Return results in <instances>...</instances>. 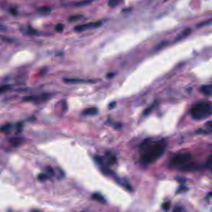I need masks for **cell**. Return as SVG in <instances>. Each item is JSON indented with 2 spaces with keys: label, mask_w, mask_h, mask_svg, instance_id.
<instances>
[{
  "label": "cell",
  "mask_w": 212,
  "mask_h": 212,
  "mask_svg": "<svg viewBox=\"0 0 212 212\" xmlns=\"http://www.w3.org/2000/svg\"><path fill=\"white\" fill-rule=\"evenodd\" d=\"M165 148L162 141L146 140L141 145V160L146 164L154 163L164 154Z\"/></svg>",
  "instance_id": "cell-1"
},
{
  "label": "cell",
  "mask_w": 212,
  "mask_h": 212,
  "mask_svg": "<svg viewBox=\"0 0 212 212\" xmlns=\"http://www.w3.org/2000/svg\"><path fill=\"white\" fill-rule=\"evenodd\" d=\"M211 166H212V159H211V156L210 155L209 158V159H208V161H207L206 166H207V168H208L209 169H211Z\"/></svg>",
  "instance_id": "cell-22"
},
{
  "label": "cell",
  "mask_w": 212,
  "mask_h": 212,
  "mask_svg": "<svg viewBox=\"0 0 212 212\" xmlns=\"http://www.w3.org/2000/svg\"><path fill=\"white\" fill-rule=\"evenodd\" d=\"M211 20L210 19L209 21H204V22H202L201 23H200V24H198L197 27H204L205 26H207V25H210L211 24Z\"/></svg>",
  "instance_id": "cell-18"
},
{
  "label": "cell",
  "mask_w": 212,
  "mask_h": 212,
  "mask_svg": "<svg viewBox=\"0 0 212 212\" xmlns=\"http://www.w3.org/2000/svg\"><path fill=\"white\" fill-rule=\"evenodd\" d=\"M101 25V22H90L87 23V24H82L77 26L75 27V30L77 32H82L86 30H88L89 29L91 28H96V27H98Z\"/></svg>",
  "instance_id": "cell-5"
},
{
  "label": "cell",
  "mask_w": 212,
  "mask_h": 212,
  "mask_svg": "<svg viewBox=\"0 0 212 212\" xmlns=\"http://www.w3.org/2000/svg\"><path fill=\"white\" fill-rule=\"evenodd\" d=\"M82 17V16L81 15H76V16H73L71 17H70V21H77L80 19Z\"/></svg>",
  "instance_id": "cell-20"
},
{
  "label": "cell",
  "mask_w": 212,
  "mask_h": 212,
  "mask_svg": "<svg viewBox=\"0 0 212 212\" xmlns=\"http://www.w3.org/2000/svg\"><path fill=\"white\" fill-rule=\"evenodd\" d=\"M47 176L45 174H41L39 176V179H40V181H45L46 179H47Z\"/></svg>",
  "instance_id": "cell-23"
},
{
  "label": "cell",
  "mask_w": 212,
  "mask_h": 212,
  "mask_svg": "<svg viewBox=\"0 0 212 212\" xmlns=\"http://www.w3.org/2000/svg\"><path fill=\"white\" fill-rule=\"evenodd\" d=\"M170 202H165L162 205V209L165 211H168L170 209Z\"/></svg>",
  "instance_id": "cell-19"
},
{
  "label": "cell",
  "mask_w": 212,
  "mask_h": 212,
  "mask_svg": "<svg viewBox=\"0 0 212 212\" xmlns=\"http://www.w3.org/2000/svg\"><path fill=\"white\" fill-rule=\"evenodd\" d=\"M191 155L188 153H181L174 156L170 161V164L174 167L182 168L189 163Z\"/></svg>",
  "instance_id": "cell-3"
},
{
  "label": "cell",
  "mask_w": 212,
  "mask_h": 212,
  "mask_svg": "<svg viewBox=\"0 0 212 212\" xmlns=\"http://www.w3.org/2000/svg\"><path fill=\"white\" fill-rule=\"evenodd\" d=\"M200 91L202 93L208 96H210L212 93V86L211 85H204L201 87Z\"/></svg>",
  "instance_id": "cell-6"
},
{
  "label": "cell",
  "mask_w": 212,
  "mask_h": 212,
  "mask_svg": "<svg viewBox=\"0 0 212 212\" xmlns=\"http://www.w3.org/2000/svg\"><path fill=\"white\" fill-rule=\"evenodd\" d=\"M191 29L190 28H188V29H186L185 30H184L182 32H181V34H180L176 38V41H179V40H182L183 39L186 38V37H187L188 35H189L191 33Z\"/></svg>",
  "instance_id": "cell-8"
},
{
  "label": "cell",
  "mask_w": 212,
  "mask_h": 212,
  "mask_svg": "<svg viewBox=\"0 0 212 212\" xmlns=\"http://www.w3.org/2000/svg\"><path fill=\"white\" fill-rule=\"evenodd\" d=\"M12 127V125L11 123H7L2 126L0 128V132L4 133H8L11 131V129Z\"/></svg>",
  "instance_id": "cell-12"
},
{
  "label": "cell",
  "mask_w": 212,
  "mask_h": 212,
  "mask_svg": "<svg viewBox=\"0 0 212 212\" xmlns=\"http://www.w3.org/2000/svg\"><path fill=\"white\" fill-rule=\"evenodd\" d=\"M92 2V0H84V1H81L78 2L76 4V6H86L90 4Z\"/></svg>",
  "instance_id": "cell-14"
},
{
  "label": "cell",
  "mask_w": 212,
  "mask_h": 212,
  "mask_svg": "<svg viewBox=\"0 0 212 212\" xmlns=\"http://www.w3.org/2000/svg\"><path fill=\"white\" fill-rule=\"evenodd\" d=\"M172 212H187L186 209L182 206H177L174 209Z\"/></svg>",
  "instance_id": "cell-17"
},
{
  "label": "cell",
  "mask_w": 212,
  "mask_h": 212,
  "mask_svg": "<svg viewBox=\"0 0 212 212\" xmlns=\"http://www.w3.org/2000/svg\"><path fill=\"white\" fill-rule=\"evenodd\" d=\"M211 104L210 102L203 101L193 105L191 109L190 113L193 119L200 121L210 117L211 115Z\"/></svg>",
  "instance_id": "cell-2"
},
{
  "label": "cell",
  "mask_w": 212,
  "mask_h": 212,
  "mask_svg": "<svg viewBox=\"0 0 212 212\" xmlns=\"http://www.w3.org/2000/svg\"><path fill=\"white\" fill-rule=\"evenodd\" d=\"M91 197L93 200L97 201L98 202L102 203V204H105L106 202H107V201H106L105 198H104V197L102 195H101L100 193H93V194L92 195Z\"/></svg>",
  "instance_id": "cell-9"
},
{
  "label": "cell",
  "mask_w": 212,
  "mask_h": 212,
  "mask_svg": "<svg viewBox=\"0 0 212 212\" xmlns=\"http://www.w3.org/2000/svg\"><path fill=\"white\" fill-rule=\"evenodd\" d=\"M64 81L67 83H84V82H89V81L80 79H74V78H66L63 80Z\"/></svg>",
  "instance_id": "cell-10"
},
{
  "label": "cell",
  "mask_w": 212,
  "mask_h": 212,
  "mask_svg": "<svg viewBox=\"0 0 212 212\" xmlns=\"http://www.w3.org/2000/svg\"><path fill=\"white\" fill-rule=\"evenodd\" d=\"M50 98V94H43L39 96H26L23 99V100L25 102H31L34 103H40L47 100Z\"/></svg>",
  "instance_id": "cell-4"
},
{
  "label": "cell",
  "mask_w": 212,
  "mask_h": 212,
  "mask_svg": "<svg viewBox=\"0 0 212 212\" xmlns=\"http://www.w3.org/2000/svg\"><path fill=\"white\" fill-rule=\"evenodd\" d=\"M98 112V109L96 107H90L84 110L82 114L84 116H94Z\"/></svg>",
  "instance_id": "cell-7"
},
{
  "label": "cell",
  "mask_w": 212,
  "mask_h": 212,
  "mask_svg": "<svg viewBox=\"0 0 212 212\" xmlns=\"http://www.w3.org/2000/svg\"><path fill=\"white\" fill-rule=\"evenodd\" d=\"M50 11H51V9L48 7H44V8H40L39 10L40 12H41L42 14H44V15H47L49 14Z\"/></svg>",
  "instance_id": "cell-16"
},
{
  "label": "cell",
  "mask_w": 212,
  "mask_h": 212,
  "mask_svg": "<svg viewBox=\"0 0 212 212\" xmlns=\"http://www.w3.org/2000/svg\"><path fill=\"white\" fill-rule=\"evenodd\" d=\"M119 3V0H109L108 6L111 8H114Z\"/></svg>",
  "instance_id": "cell-15"
},
{
  "label": "cell",
  "mask_w": 212,
  "mask_h": 212,
  "mask_svg": "<svg viewBox=\"0 0 212 212\" xmlns=\"http://www.w3.org/2000/svg\"><path fill=\"white\" fill-rule=\"evenodd\" d=\"M63 29V26L62 24H58L56 27V30L59 32H62Z\"/></svg>",
  "instance_id": "cell-21"
},
{
  "label": "cell",
  "mask_w": 212,
  "mask_h": 212,
  "mask_svg": "<svg viewBox=\"0 0 212 212\" xmlns=\"http://www.w3.org/2000/svg\"><path fill=\"white\" fill-rule=\"evenodd\" d=\"M10 141L11 144L14 146H18L22 143V140L21 138H13L10 140Z\"/></svg>",
  "instance_id": "cell-11"
},
{
  "label": "cell",
  "mask_w": 212,
  "mask_h": 212,
  "mask_svg": "<svg viewBox=\"0 0 212 212\" xmlns=\"http://www.w3.org/2000/svg\"><path fill=\"white\" fill-rule=\"evenodd\" d=\"M23 127V125L22 123H19L17 125V130L18 132H20L22 130V128Z\"/></svg>",
  "instance_id": "cell-24"
},
{
  "label": "cell",
  "mask_w": 212,
  "mask_h": 212,
  "mask_svg": "<svg viewBox=\"0 0 212 212\" xmlns=\"http://www.w3.org/2000/svg\"><path fill=\"white\" fill-rule=\"evenodd\" d=\"M11 88V86L9 85H5L0 86V94L6 93Z\"/></svg>",
  "instance_id": "cell-13"
},
{
  "label": "cell",
  "mask_w": 212,
  "mask_h": 212,
  "mask_svg": "<svg viewBox=\"0 0 212 212\" xmlns=\"http://www.w3.org/2000/svg\"><path fill=\"white\" fill-rule=\"evenodd\" d=\"M115 104H116L115 103H112L111 104H110V105H109V106H110V107H109V109H112V108L114 107V106H113V105H115Z\"/></svg>",
  "instance_id": "cell-25"
}]
</instances>
